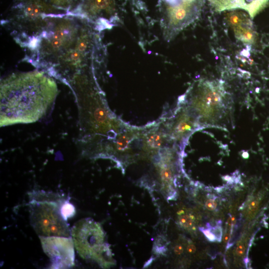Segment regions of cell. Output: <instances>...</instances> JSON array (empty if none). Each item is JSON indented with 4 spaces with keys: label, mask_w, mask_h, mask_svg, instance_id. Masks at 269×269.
Returning <instances> with one entry per match:
<instances>
[{
    "label": "cell",
    "mask_w": 269,
    "mask_h": 269,
    "mask_svg": "<svg viewBox=\"0 0 269 269\" xmlns=\"http://www.w3.org/2000/svg\"><path fill=\"white\" fill-rule=\"evenodd\" d=\"M100 31L73 13L48 16L12 36L23 48V61L70 86L102 59Z\"/></svg>",
    "instance_id": "obj_1"
},
{
    "label": "cell",
    "mask_w": 269,
    "mask_h": 269,
    "mask_svg": "<svg viewBox=\"0 0 269 269\" xmlns=\"http://www.w3.org/2000/svg\"><path fill=\"white\" fill-rule=\"evenodd\" d=\"M0 90V127L37 121L58 94L55 81L40 70L10 74L1 80Z\"/></svg>",
    "instance_id": "obj_2"
},
{
    "label": "cell",
    "mask_w": 269,
    "mask_h": 269,
    "mask_svg": "<svg viewBox=\"0 0 269 269\" xmlns=\"http://www.w3.org/2000/svg\"><path fill=\"white\" fill-rule=\"evenodd\" d=\"M187 105L202 127L220 126L230 112V103L223 82L200 79L185 96Z\"/></svg>",
    "instance_id": "obj_3"
},
{
    "label": "cell",
    "mask_w": 269,
    "mask_h": 269,
    "mask_svg": "<svg viewBox=\"0 0 269 269\" xmlns=\"http://www.w3.org/2000/svg\"><path fill=\"white\" fill-rule=\"evenodd\" d=\"M75 249L83 259H91L103 267L113 264L111 252L104 243L103 231L98 223L90 219L78 221L71 230Z\"/></svg>",
    "instance_id": "obj_4"
},
{
    "label": "cell",
    "mask_w": 269,
    "mask_h": 269,
    "mask_svg": "<svg viewBox=\"0 0 269 269\" xmlns=\"http://www.w3.org/2000/svg\"><path fill=\"white\" fill-rule=\"evenodd\" d=\"M64 201L33 198L29 202L30 224L39 236L70 237L69 226L61 215Z\"/></svg>",
    "instance_id": "obj_5"
},
{
    "label": "cell",
    "mask_w": 269,
    "mask_h": 269,
    "mask_svg": "<svg viewBox=\"0 0 269 269\" xmlns=\"http://www.w3.org/2000/svg\"><path fill=\"white\" fill-rule=\"evenodd\" d=\"M205 0H159L163 33L168 40L200 16Z\"/></svg>",
    "instance_id": "obj_6"
},
{
    "label": "cell",
    "mask_w": 269,
    "mask_h": 269,
    "mask_svg": "<svg viewBox=\"0 0 269 269\" xmlns=\"http://www.w3.org/2000/svg\"><path fill=\"white\" fill-rule=\"evenodd\" d=\"M99 31L110 29L119 22L116 0H83L74 12Z\"/></svg>",
    "instance_id": "obj_7"
},
{
    "label": "cell",
    "mask_w": 269,
    "mask_h": 269,
    "mask_svg": "<svg viewBox=\"0 0 269 269\" xmlns=\"http://www.w3.org/2000/svg\"><path fill=\"white\" fill-rule=\"evenodd\" d=\"M44 252L52 263L51 268L66 269L74 265V242L71 237L39 236Z\"/></svg>",
    "instance_id": "obj_8"
},
{
    "label": "cell",
    "mask_w": 269,
    "mask_h": 269,
    "mask_svg": "<svg viewBox=\"0 0 269 269\" xmlns=\"http://www.w3.org/2000/svg\"><path fill=\"white\" fill-rule=\"evenodd\" d=\"M200 128L197 117L188 106L184 104L176 110L168 128V134L174 143L181 148L189 136Z\"/></svg>",
    "instance_id": "obj_9"
},
{
    "label": "cell",
    "mask_w": 269,
    "mask_h": 269,
    "mask_svg": "<svg viewBox=\"0 0 269 269\" xmlns=\"http://www.w3.org/2000/svg\"><path fill=\"white\" fill-rule=\"evenodd\" d=\"M228 11L225 18L236 38L244 43H254L257 33L250 15L242 9Z\"/></svg>",
    "instance_id": "obj_10"
},
{
    "label": "cell",
    "mask_w": 269,
    "mask_h": 269,
    "mask_svg": "<svg viewBox=\"0 0 269 269\" xmlns=\"http://www.w3.org/2000/svg\"><path fill=\"white\" fill-rule=\"evenodd\" d=\"M34 4L43 18L74 13L83 0H23Z\"/></svg>",
    "instance_id": "obj_11"
},
{
    "label": "cell",
    "mask_w": 269,
    "mask_h": 269,
    "mask_svg": "<svg viewBox=\"0 0 269 269\" xmlns=\"http://www.w3.org/2000/svg\"><path fill=\"white\" fill-rule=\"evenodd\" d=\"M215 10L242 9L253 18L267 5L269 0H208Z\"/></svg>",
    "instance_id": "obj_12"
},
{
    "label": "cell",
    "mask_w": 269,
    "mask_h": 269,
    "mask_svg": "<svg viewBox=\"0 0 269 269\" xmlns=\"http://www.w3.org/2000/svg\"><path fill=\"white\" fill-rule=\"evenodd\" d=\"M60 212L63 218L67 221L68 218L74 216L76 211L72 203L64 200L61 206Z\"/></svg>",
    "instance_id": "obj_13"
},
{
    "label": "cell",
    "mask_w": 269,
    "mask_h": 269,
    "mask_svg": "<svg viewBox=\"0 0 269 269\" xmlns=\"http://www.w3.org/2000/svg\"><path fill=\"white\" fill-rule=\"evenodd\" d=\"M194 217L188 215H180L179 222L180 225L185 228H190L193 224Z\"/></svg>",
    "instance_id": "obj_14"
},
{
    "label": "cell",
    "mask_w": 269,
    "mask_h": 269,
    "mask_svg": "<svg viewBox=\"0 0 269 269\" xmlns=\"http://www.w3.org/2000/svg\"><path fill=\"white\" fill-rule=\"evenodd\" d=\"M206 226L215 235L216 241L221 242L223 237V229L221 225L217 224L216 226L212 227L209 223H207Z\"/></svg>",
    "instance_id": "obj_15"
},
{
    "label": "cell",
    "mask_w": 269,
    "mask_h": 269,
    "mask_svg": "<svg viewBox=\"0 0 269 269\" xmlns=\"http://www.w3.org/2000/svg\"><path fill=\"white\" fill-rule=\"evenodd\" d=\"M199 230L203 233L207 239L211 242H214L216 241V239L215 235L211 232L210 229L207 227V229H205L203 227H201Z\"/></svg>",
    "instance_id": "obj_16"
},
{
    "label": "cell",
    "mask_w": 269,
    "mask_h": 269,
    "mask_svg": "<svg viewBox=\"0 0 269 269\" xmlns=\"http://www.w3.org/2000/svg\"><path fill=\"white\" fill-rule=\"evenodd\" d=\"M215 199L209 198L205 202L206 208L210 211H215L217 210V203Z\"/></svg>",
    "instance_id": "obj_17"
},
{
    "label": "cell",
    "mask_w": 269,
    "mask_h": 269,
    "mask_svg": "<svg viewBox=\"0 0 269 269\" xmlns=\"http://www.w3.org/2000/svg\"><path fill=\"white\" fill-rule=\"evenodd\" d=\"M245 246L243 245H239L236 250V254L239 256H242L245 252Z\"/></svg>",
    "instance_id": "obj_18"
},
{
    "label": "cell",
    "mask_w": 269,
    "mask_h": 269,
    "mask_svg": "<svg viewBox=\"0 0 269 269\" xmlns=\"http://www.w3.org/2000/svg\"><path fill=\"white\" fill-rule=\"evenodd\" d=\"M174 252L177 255H180L183 252V248L180 245H176L174 248Z\"/></svg>",
    "instance_id": "obj_19"
},
{
    "label": "cell",
    "mask_w": 269,
    "mask_h": 269,
    "mask_svg": "<svg viewBox=\"0 0 269 269\" xmlns=\"http://www.w3.org/2000/svg\"><path fill=\"white\" fill-rule=\"evenodd\" d=\"M186 250L189 253L193 254L195 252L196 248L194 245L190 244L187 246Z\"/></svg>",
    "instance_id": "obj_20"
},
{
    "label": "cell",
    "mask_w": 269,
    "mask_h": 269,
    "mask_svg": "<svg viewBox=\"0 0 269 269\" xmlns=\"http://www.w3.org/2000/svg\"><path fill=\"white\" fill-rule=\"evenodd\" d=\"M257 202L256 201H253L250 204L249 208L252 211H254L257 209Z\"/></svg>",
    "instance_id": "obj_21"
},
{
    "label": "cell",
    "mask_w": 269,
    "mask_h": 269,
    "mask_svg": "<svg viewBox=\"0 0 269 269\" xmlns=\"http://www.w3.org/2000/svg\"><path fill=\"white\" fill-rule=\"evenodd\" d=\"M231 235V233H229V232H227L225 233L223 237V241L224 243H227L229 242L230 239Z\"/></svg>",
    "instance_id": "obj_22"
},
{
    "label": "cell",
    "mask_w": 269,
    "mask_h": 269,
    "mask_svg": "<svg viewBox=\"0 0 269 269\" xmlns=\"http://www.w3.org/2000/svg\"><path fill=\"white\" fill-rule=\"evenodd\" d=\"M232 228H233V227L235 225L236 223V219L234 216H232Z\"/></svg>",
    "instance_id": "obj_23"
}]
</instances>
